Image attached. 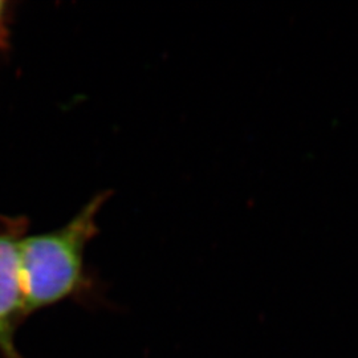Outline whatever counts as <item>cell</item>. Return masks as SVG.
<instances>
[{
  "mask_svg": "<svg viewBox=\"0 0 358 358\" xmlns=\"http://www.w3.org/2000/svg\"><path fill=\"white\" fill-rule=\"evenodd\" d=\"M26 222L11 220L0 230V355L23 358L16 344L17 325L26 317L19 280L17 243L24 235Z\"/></svg>",
  "mask_w": 358,
  "mask_h": 358,
  "instance_id": "obj_2",
  "label": "cell"
},
{
  "mask_svg": "<svg viewBox=\"0 0 358 358\" xmlns=\"http://www.w3.org/2000/svg\"><path fill=\"white\" fill-rule=\"evenodd\" d=\"M108 198V192L97 194L57 230L20 238L19 280L26 317L76 296L84 288L85 250L99 234L97 217Z\"/></svg>",
  "mask_w": 358,
  "mask_h": 358,
  "instance_id": "obj_1",
  "label": "cell"
},
{
  "mask_svg": "<svg viewBox=\"0 0 358 358\" xmlns=\"http://www.w3.org/2000/svg\"><path fill=\"white\" fill-rule=\"evenodd\" d=\"M4 15H6V3L0 1V26L4 22Z\"/></svg>",
  "mask_w": 358,
  "mask_h": 358,
  "instance_id": "obj_3",
  "label": "cell"
}]
</instances>
